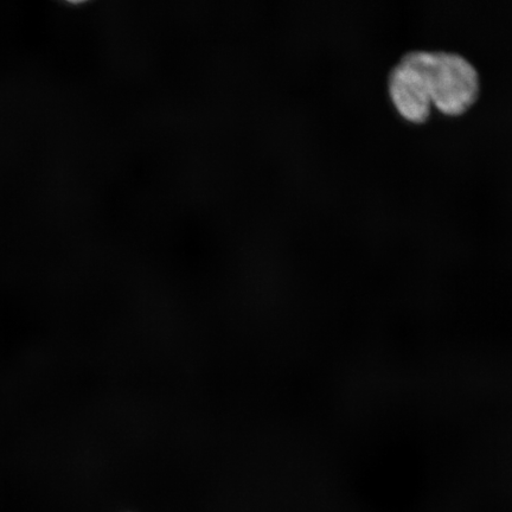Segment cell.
<instances>
[{"instance_id": "obj_1", "label": "cell", "mask_w": 512, "mask_h": 512, "mask_svg": "<svg viewBox=\"0 0 512 512\" xmlns=\"http://www.w3.org/2000/svg\"><path fill=\"white\" fill-rule=\"evenodd\" d=\"M424 75L432 105L448 115H458L475 104L479 78L465 57L445 51H412L405 55Z\"/></svg>"}, {"instance_id": "obj_2", "label": "cell", "mask_w": 512, "mask_h": 512, "mask_svg": "<svg viewBox=\"0 0 512 512\" xmlns=\"http://www.w3.org/2000/svg\"><path fill=\"white\" fill-rule=\"evenodd\" d=\"M389 93L403 118L418 124L430 117L432 101L424 75L406 56L390 73Z\"/></svg>"}]
</instances>
